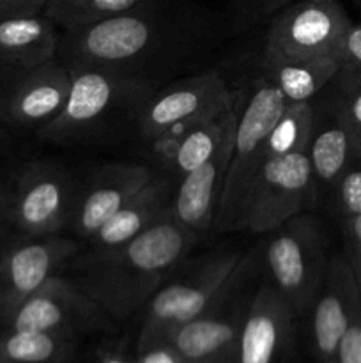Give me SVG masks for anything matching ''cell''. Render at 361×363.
<instances>
[{
	"label": "cell",
	"mask_w": 361,
	"mask_h": 363,
	"mask_svg": "<svg viewBox=\"0 0 361 363\" xmlns=\"http://www.w3.org/2000/svg\"><path fill=\"white\" fill-rule=\"evenodd\" d=\"M78 191L69 174L53 163H35L23 172L9 199L7 223L27 236L60 234L69 225Z\"/></svg>",
	"instance_id": "cell-10"
},
{
	"label": "cell",
	"mask_w": 361,
	"mask_h": 363,
	"mask_svg": "<svg viewBox=\"0 0 361 363\" xmlns=\"http://www.w3.org/2000/svg\"><path fill=\"white\" fill-rule=\"evenodd\" d=\"M184 363H195V362H186V360H184Z\"/></svg>",
	"instance_id": "cell-37"
},
{
	"label": "cell",
	"mask_w": 361,
	"mask_h": 363,
	"mask_svg": "<svg viewBox=\"0 0 361 363\" xmlns=\"http://www.w3.org/2000/svg\"><path fill=\"white\" fill-rule=\"evenodd\" d=\"M236 99L218 71L197 74L145 101L138 121L140 133L156 144L170 142L195 124L222 113Z\"/></svg>",
	"instance_id": "cell-8"
},
{
	"label": "cell",
	"mask_w": 361,
	"mask_h": 363,
	"mask_svg": "<svg viewBox=\"0 0 361 363\" xmlns=\"http://www.w3.org/2000/svg\"><path fill=\"white\" fill-rule=\"evenodd\" d=\"M285 106L282 92L264 78L258 80L248 101L239 108L232 158L216 213L214 223L218 229H236L241 202L257 170L265 162V138Z\"/></svg>",
	"instance_id": "cell-6"
},
{
	"label": "cell",
	"mask_w": 361,
	"mask_h": 363,
	"mask_svg": "<svg viewBox=\"0 0 361 363\" xmlns=\"http://www.w3.org/2000/svg\"><path fill=\"white\" fill-rule=\"evenodd\" d=\"M9 199L6 190H4L2 183H0V225L7 223V216H9Z\"/></svg>",
	"instance_id": "cell-35"
},
{
	"label": "cell",
	"mask_w": 361,
	"mask_h": 363,
	"mask_svg": "<svg viewBox=\"0 0 361 363\" xmlns=\"http://www.w3.org/2000/svg\"><path fill=\"white\" fill-rule=\"evenodd\" d=\"M134 363H184V358L166 342H156L138 350Z\"/></svg>",
	"instance_id": "cell-32"
},
{
	"label": "cell",
	"mask_w": 361,
	"mask_h": 363,
	"mask_svg": "<svg viewBox=\"0 0 361 363\" xmlns=\"http://www.w3.org/2000/svg\"><path fill=\"white\" fill-rule=\"evenodd\" d=\"M265 80L271 82L287 105L311 101L338 74V59H289L264 50Z\"/></svg>",
	"instance_id": "cell-22"
},
{
	"label": "cell",
	"mask_w": 361,
	"mask_h": 363,
	"mask_svg": "<svg viewBox=\"0 0 361 363\" xmlns=\"http://www.w3.org/2000/svg\"><path fill=\"white\" fill-rule=\"evenodd\" d=\"M324 363H340V362L336 360V357H335V358H328V360H324Z\"/></svg>",
	"instance_id": "cell-36"
},
{
	"label": "cell",
	"mask_w": 361,
	"mask_h": 363,
	"mask_svg": "<svg viewBox=\"0 0 361 363\" xmlns=\"http://www.w3.org/2000/svg\"><path fill=\"white\" fill-rule=\"evenodd\" d=\"M142 2L144 0H50L42 14L59 28L69 30L127 13Z\"/></svg>",
	"instance_id": "cell-26"
},
{
	"label": "cell",
	"mask_w": 361,
	"mask_h": 363,
	"mask_svg": "<svg viewBox=\"0 0 361 363\" xmlns=\"http://www.w3.org/2000/svg\"><path fill=\"white\" fill-rule=\"evenodd\" d=\"M98 363H134V360L127 358L126 354L119 353V351L103 350L98 354Z\"/></svg>",
	"instance_id": "cell-34"
},
{
	"label": "cell",
	"mask_w": 361,
	"mask_h": 363,
	"mask_svg": "<svg viewBox=\"0 0 361 363\" xmlns=\"http://www.w3.org/2000/svg\"><path fill=\"white\" fill-rule=\"evenodd\" d=\"M236 105L237 99L234 105H230L218 116L209 117V119L195 124L173 140L158 144L159 151H163L166 162H168L166 169L173 176L183 177L184 174L197 169L198 165H202L205 160L214 155V151L219 147L223 137H225L227 128L239 113V106Z\"/></svg>",
	"instance_id": "cell-23"
},
{
	"label": "cell",
	"mask_w": 361,
	"mask_h": 363,
	"mask_svg": "<svg viewBox=\"0 0 361 363\" xmlns=\"http://www.w3.org/2000/svg\"><path fill=\"white\" fill-rule=\"evenodd\" d=\"M317 190L306 152L268 158L241 202L236 229L273 233L311 208Z\"/></svg>",
	"instance_id": "cell-5"
},
{
	"label": "cell",
	"mask_w": 361,
	"mask_h": 363,
	"mask_svg": "<svg viewBox=\"0 0 361 363\" xmlns=\"http://www.w3.org/2000/svg\"><path fill=\"white\" fill-rule=\"evenodd\" d=\"M0 245H2V241H0Z\"/></svg>",
	"instance_id": "cell-39"
},
{
	"label": "cell",
	"mask_w": 361,
	"mask_h": 363,
	"mask_svg": "<svg viewBox=\"0 0 361 363\" xmlns=\"http://www.w3.org/2000/svg\"><path fill=\"white\" fill-rule=\"evenodd\" d=\"M311 344L322 360L336 350L356 315L361 314V293L345 255H335L326 266L321 289L311 303Z\"/></svg>",
	"instance_id": "cell-13"
},
{
	"label": "cell",
	"mask_w": 361,
	"mask_h": 363,
	"mask_svg": "<svg viewBox=\"0 0 361 363\" xmlns=\"http://www.w3.org/2000/svg\"><path fill=\"white\" fill-rule=\"evenodd\" d=\"M342 229L343 240H345V254L343 255L349 261L361 293V215L342 218Z\"/></svg>",
	"instance_id": "cell-29"
},
{
	"label": "cell",
	"mask_w": 361,
	"mask_h": 363,
	"mask_svg": "<svg viewBox=\"0 0 361 363\" xmlns=\"http://www.w3.org/2000/svg\"><path fill=\"white\" fill-rule=\"evenodd\" d=\"M246 311L218 314L214 311L177 326L163 342L170 344L186 362L236 363L241 328Z\"/></svg>",
	"instance_id": "cell-18"
},
{
	"label": "cell",
	"mask_w": 361,
	"mask_h": 363,
	"mask_svg": "<svg viewBox=\"0 0 361 363\" xmlns=\"http://www.w3.org/2000/svg\"><path fill=\"white\" fill-rule=\"evenodd\" d=\"M177 184L168 177H158L149 181L137 195L130 199L101 229L88 238L92 252L113 250L134 240L172 215V201Z\"/></svg>",
	"instance_id": "cell-19"
},
{
	"label": "cell",
	"mask_w": 361,
	"mask_h": 363,
	"mask_svg": "<svg viewBox=\"0 0 361 363\" xmlns=\"http://www.w3.org/2000/svg\"><path fill=\"white\" fill-rule=\"evenodd\" d=\"M340 363H361V314L354 318L336 350Z\"/></svg>",
	"instance_id": "cell-30"
},
{
	"label": "cell",
	"mask_w": 361,
	"mask_h": 363,
	"mask_svg": "<svg viewBox=\"0 0 361 363\" xmlns=\"http://www.w3.org/2000/svg\"><path fill=\"white\" fill-rule=\"evenodd\" d=\"M241 266L239 254H219L183 280L159 287L145 305L138 350L163 342L177 326L214 311L230 291Z\"/></svg>",
	"instance_id": "cell-4"
},
{
	"label": "cell",
	"mask_w": 361,
	"mask_h": 363,
	"mask_svg": "<svg viewBox=\"0 0 361 363\" xmlns=\"http://www.w3.org/2000/svg\"><path fill=\"white\" fill-rule=\"evenodd\" d=\"M350 25L338 0H299L271 21L265 52L289 59H338Z\"/></svg>",
	"instance_id": "cell-9"
},
{
	"label": "cell",
	"mask_w": 361,
	"mask_h": 363,
	"mask_svg": "<svg viewBox=\"0 0 361 363\" xmlns=\"http://www.w3.org/2000/svg\"><path fill=\"white\" fill-rule=\"evenodd\" d=\"M331 191L335 211L340 218L361 215V160L338 177Z\"/></svg>",
	"instance_id": "cell-28"
},
{
	"label": "cell",
	"mask_w": 361,
	"mask_h": 363,
	"mask_svg": "<svg viewBox=\"0 0 361 363\" xmlns=\"http://www.w3.org/2000/svg\"><path fill=\"white\" fill-rule=\"evenodd\" d=\"M159 41V25L144 2L108 20L64 30L60 60L69 69H105L130 73V67L152 52Z\"/></svg>",
	"instance_id": "cell-3"
},
{
	"label": "cell",
	"mask_w": 361,
	"mask_h": 363,
	"mask_svg": "<svg viewBox=\"0 0 361 363\" xmlns=\"http://www.w3.org/2000/svg\"><path fill=\"white\" fill-rule=\"evenodd\" d=\"M197 238L168 215L122 247L92 252L73 282L110 319L120 321L147 305Z\"/></svg>",
	"instance_id": "cell-1"
},
{
	"label": "cell",
	"mask_w": 361,
	"mask_h": 363,
	"mask_svg": "<svg viewBox=\"0 0 361 363\" xmlns=\"http://www.w3.org/2000/svg\"><path fill=\"white\" fill-rule=\"evenodd\" d=\"M76 240L60 234L28 236L0 252V318L6 319L21 301L78 254Z\"/></svg>",
	"instance_id": "cell-12"
},
{
	"label": "cell",
	"mask_w": 361,
	"mask_h": 363,
	"mask_svg": "<svg viewBox=\"0 0 361 363\" xmlns=\"http://www.w3.org/2000/svg\"><path fill=\"white\" fill-rule=\"evenodd\" d=\"M294 311L273 284L262 286L244 312L236 363H280L292 335Z\"/></svg>",
	"instance_id": "cell-16"
},
{
	"label": "cell",
	"mask_w": 361,
	"mask_h": 363,
	"mask_svg": "<svg viewBox=\"0 0 361 363\" xmlns=\"http://www.w3.org/2000/svg\"><path fill=\"white\" fill-rule=\"evenodd\" d=\"M59 27L45 14L0 20V64L32 69L59 55Z\"/></svg>",
	"instance_id": "cell-21"
},
{
	"label": "cell",
	"mask_w": 361,
	"mask_h": 363,
	"mask_svg": "<svg viewBox=\"0 0 361 363\" xmlns=\"http://www.w3.org/2000/svg\"><path fill=\"white\" fill-rule=\"evenodd\" d=\"M336 82V103L347 123L361 138V71L340 67Z\"/></svg>",
	"instance_id": "cell-27"
},
{
	"label": "cell",
	"mask_w": 361,
	"mask_h": 363,
	"mask_svg": "<svg viewBox=\"0 0 361 363\" xmlns=\"http://www.w3.org/2000/svg\"><path fill=\"white\" fill-rule=\"evenodd\" d=\"M239 116V113H237ZM237 117L227 128L222 144L202 165L179 177L172 201V216L186 229L200 234L216 222L219 199L234 151Z\"/></svg>",
	"instance_id": "cell-15"
},
{
	"label": "cell",
	"mask_w": 361,
	"mask_h": 363,
	"mask_svg": "<svg viewBox=\"0 0 361 363\" xmlns=\"http://www.w3.org/2000/svg\"><path fill=\"white\" fill-rule=\"evenodd\" d=\"M76 344L69 333L7 328L0 333V363H67Z\"/></svg>",
	"instance_id": "cell-24"
},
{
	"label": "cell",
	"mask_w": 361,
	"mask_h": 363,
	"mask_svg": "<svg viewBox=\"0 0 361 363\" xmlns=\"http://www.w3.org/2000/svg\"><path fill=\"white\" fill-rule=\"evenodd\" d=\"M154 177V170L140 163L103 167L78 194L69 222L71 230L81 240H88Z\"/></svg>",
	"instance_id": "cell-14"
},
{
	"label": "cell",
	"mask_w": 361,
	"mask_h": 363,
	"mask_svg": "<svg viewBox=\"0 0 361 363\" xmlns=\"http://www.w3.org/2000/svg\"><path fill=\"white\" fill-rule=\"evenodd\" d=\"M9 330L78 335L105 330L112 319L69 279L53 275L6 319Z\"/></svg>",
	"instance_id": "cell-11"
},
{
	"label": "cell",
	"mask_w": 361,
	"mask_h": 363,
	"mask_svg": "<svg viewBox=\"0 0 361 363\" xmlns=\"http://www.w3.org/2000/svg\"><path fill=\"white\" fill-rule=\"evenodd\" d=\"M69 94L59 116L39 135L52 142H71L98 131L119 112L144 106L151 96L147 80L133 73L73 67Z\"/></svg>",
	"instance_id": "cell-2"
},
{
	"label": "cell",
	"mask_w": 361,
	"mask_h": 363,
	"mask_svg": "<svg viewBox=\"0 0 361 363\" xmlns=\"http://www.w3.org/2000/svg\"><path fill=\"white\" fill-rule=\"evenodd\" d=\"M50 0H0V20L42 14Z\"/></svg>",
	"instance_id": "cell-33"
},
{
	"label": "cell",
	"mask_w": 361,
	"mask_h": 363,
	"mask_svg": "<svg viewBox=\"0 0 361 363\" xmlns=\"http://www.w3.org/2000/svg\"><path fill=\"white\" fill-rule=\"evenodd\" d=\"M315 183L331 190L338 177L361 160V138L343 117L333 98L322 119L315 113L314 131L306 149Z\"/></svg>",
	"instance_id": "cell-20"
},
{
	"label": "cell",
	"mask_w": 361,
	"mask_h": 363,
	"mask_svg": "<svg viewBox=\"0 0 361 363\" xmlns=\"http://www.w3.org/2000/svg\"><path fill=\"white\" fill-rule=\"evenodd\" d=\"M338 59L342 67L361 71V21L350 25L345 32Z\"/></svg>",
	"instance_id": "cell-31"
},
{
	"label": "cell",
	"mask_w": 361,
	"mask_h": 363,
	"mask_svg": "<svg viewBox=\"0 0 361 363\" xmlns=\"http://www.w3.org/2000/svg\"><path fill=\"white\" fill-rule=\"evenodd\" d=\"M0 66H4V64H0Z\"/></svg>",
	"instance_id": "cell-38"
},
{
	"label": "cell",
	"mask_w": 361,
	"mask_h": 363,
	"mask_svg": "<svg viewBox=\"0 0 361 363\" xmlns=\"http://www.w3.org/2000/svg\"><path fill=\"white\" fill-rule=\"evenodd\" d=\"M69 67L52 59L32 69H20L6 98V116L18 126L41 130L62 110L69 94Z\"/></svg>",
	"instance_id": "cell-17"
},
{
	"label": "cell",
	"mask_w": 361,
	"mask_h": 363,
	"mask_svg": "<svg viewBox=\"0 0 361 363\" xmlns=\"http://www.w3.org/2000/svg\"><path fill=\"white\" fill-rule=\"evenodd\" d=\"M315 110L310 101L290 103L265 138V160L306 152L314 131Z\"/></svg>",
	"instance_id": "cell-25"
},
{
	"label": "cell",
	"mask_w": 361,
	"mask_h": 363,
	"mask_svg": "<svg viewBox=\"0 0 361 363\" xmlns=\"http://www.w3.org/2000/svg\"><path fill=\"white\" fill-rule=\"evenodd\" d=\"M265 266L273 286L294 314H304L321 289L328 266L324 234L317 220L297 215L273 230L265 247Z\"/></svg>",
	"instance_id": "cell-7"
}]
</instances>
